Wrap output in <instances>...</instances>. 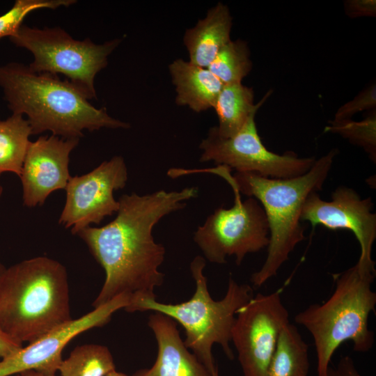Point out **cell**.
<instances>
[{"instance_id":"obj_1","label":"cell","mask_w":376,"mask_h":376,"mask_svg":"<svg viewBox=\"0 0 376 376\" xmlns=\"http://www.w3.org/2000/svg\"><path fill=\"white\" fill-rule=\"evenodd\" d=\"M198 194L195 187L124 194L118 200L119 208L113 221L77 233L105 272L103 285L92 304L94 308L120 295L130 297L129 304L156 299L154 290L164 281L159 267L165 249L155 241L152 229L163 217L183 209L187 201Z\"/></svg>"},{"instance_id":"obj_2","label":"cell","mask_w":376,"mask_h":376,"mask_svg":"<svg viewBox=\"0 0 376 376\" xmlns=\"http://www.w3.org/2000/svg\"><path fill=\"white\" fill-rule=\"evenodd\" d=\"M0 87L13 113L26 115L32 134L50 131L64 139H79L83 131L127 128L130 125L97 109L86 95L68 79L38 73L29 65H0Z\"/></svg>"},{"instance_id":"obj_3","label":"cell","mask_w":376,"mask_h":376,"mask_svg":"<svg viewBox=\"0 0 376 376\" xmlns=\"http://www.w3.org/2000/svg\"><path fill=\"white\" fill-rule=\"evenodd\" d=\"M337 150L333 149L315 162L306 173L291 178H271L253 173L236 172L224 166L208 169L210 173L230 180L240 193L253 197L262 205L268 221L269 242L266 259L253 273L251 282L262 286L275 276L296 246L305 240L301 224L302 207L308 196L322 190Z\"/></svg>"},{"instance_id":"obj_4","label":"cell","mask_w":376,"mask_h":376,"mask_svg":"<svg viewBox=\"0 0 376 376\" xmlns=\"http://www.w3.org/2000/svg\"><path fill=\"white\" fill-rule=\"evenodd\" d=\"M72 319L61 263L38 256L6 268L0 278V328L13 340L31 343Z\"/></svg>"},{"instance_id":"obj_5","label":"cell","mask_w":376,"mask_h":376,"mask_svg":"<svg viewBox=\"0 0 376 376\" xmlns=\"http://www.w3.org/2000/svg\"><path fill=\"white\" fill-rule=\"evenodd\" d=\"M375 272L355 264L335 275L334 290L326 301L311 304L295 316V323L313 339L318 376L326 375L333 354L343 343L352 341L357 352L373 347L375 335L368 318L375 311L376 292L371 288Z\"/></svg>"},{"instance_id":"obj_6","label":"cell","mask_w":376,"mask_h":376,"mask_svg":"<svg viewBox=\"0 0 376 376\" xmlns=\"http://www.w3.org/2000/svg\"><path fill=\"white\" fill-rule=\"evenodd\" d=\"M205 266V259L201 256H196L190 264L196 290L188 301L171 304L145 299L134 302L124 309L130 313L159 312L180 324L185 330V346L194 352L212 373L217 366L212 353L214 344H219L226 357L233 359L230 343L236 313L254 295L251 286L238 283L230 276L224 298L214 300L208 292L207 279L203 274Z\"/></svg>"},{"instance_id":"obj_7","label":"cell","mask_w":376,"mask_h":376,"mask_svg":"<svg viewBox=\"0 0 376 376\" xmlns=\"http://www.w3.org/2000/svg\"><path fill=\"white\" fill-rule=\"evenodd\" d=\"M10 40L33 55L29 65L38 73L63 74L88 99H96L95 75L108 64V56L120 44V39L101 45L89 38L78 40L60 27L42 29L22 25Z\"/></svg>"},{"instance_id":"obj_8","label":"cell","mask_w":376,"mask_h":376,"mask_svg":"<svg viewBox=\"0 0 376 376\" xmlns=\"http://www.w3.org/2000/svg\"><path fill=\"white\" fill-rule=\"evenodd\" d=\"M225 180L233 190V206L215 210L198 227L194 241L208 261L224 264L227 257L234 256L237 265H240L248 253L267 247L269 224L259 201L253 197L242 201L235 185Z\"/></svg>"},{"instance_id":"obj_9","label":"cell","mask_w":376,"mask_h":376,"mask_svg":"<svg viewBox=\"0 0 376 376\" xmlns=\"http://www.w3.org/2000/svg\"><path fill=\"white\" fill-rule=\"evenodd\" d=\"M253 113L241 130L228 138H222L215 126L210 129L199 148V161H213L218 166L234 169L238 173H253L271 178H291L308 171L314 157H299L288 152L282 155L269 151L258 134Z\"/></svg>"},{"instance_id":"obj_10","label":"cell","mask_w":376,"mask_h":376,"mask_svg":"<svg viewBox=\"0 0 376 376\" xmlns=\"http://www.w3.org/2000/svg\"><path fill=\"white\" fill-rule=\"evenodd\" d=\"M290 323L281 290L258 293L237 311L231 341L244 376H265L282 330Z\"/></svg>"},{"instance_id":"obj_11","label":"cell","mask_w":376,"mask_h":376,"mask_svg":"<svg viewBox=\"0 0 376 376\" xmlns=\"http://www.w3.org/2000/svg\"><path fill=\"white\" fill-rule=\"evenodd\" d=\"M127 178V166L121 156L103 162L86 174L70 176L65 189L66 201L59 224L71 228L72 233L77 235L117 212L119 202L114 198L113 192L124 188Z\"/></svg>"},{"instance_id":"obj_12","label":"cell","mask_w":376,"mask_h":376,"mask_svg":"<svg viewBox=\"0 0 376 376\" xmlns=\"http://www.w3.org/2000/svg\"><path fill=\"white\" fill-rule=\"evenodd\" d=\"M370 197L362 198L352 188L337 187L331 200H322L318 192L310 194L305 201L301 221H308L313 228L317 225L330 230L346 229L353 233L360 246L357 262L359 267L375 271L372 250L376 239V214L372 212Z\"/></svg>"},{"instance_id":"obj_13","label":"cell","mask_w":376,"mask_h":376,"mask_svg":"<svg viewBox=\"0 0 376 376\" xmlns=\"http://www.w3.org/2000/svg\"><path fill=\"white\" fill-rule=\"evenodd\" d=\"M126 295L94 308L87 314L52 329L36 340L0 361V376H10L33 370L47 376H55L63 361L62 352L79 334L109 322L111 315L130 304Z\"/></svg>"},{"instance_id":"obj_14","label":"cell","mask_w":376,"mask_h":376,"mask_svg":"<svg viewBox=\"0 0 376 376\" xmlns=\"http://www.w3.org/2000/svg\"><path fill=\"white\" fill-rule=\"evenodd\" d=\"M79 139L52 135L30 142L21 174L24 205H42L53 191L65 189L70 178V155Z\"/></svg>"},{"instance_id":"obj_15","label":"cell","mask_w":376,"mask_h":376,"mask_svg":"<svg viewBox=\"0 0 376 376\" xmlns=\"http://www.w3.org/2000/svg\"><path fill=\"white\" fill-rule=\"evenodd\" d=\"M148 324L157 342V357L150 368L140 370L134 376H212L211 372L185 346L175 320L155 312L150 315Z\"/></svg>"},{"instance_id":"obj_16","label":"cell","mask_w":376,"mask_h":376,"mask_svg":"<svg viewBox=\"0 0 376 376\" xmlns=\"http://www.w3.org/2000/svg\"><path fill=\"white\" fill-rule=\"evenodd\" d=\"M232 16L227 6L218 3L206 16L186 31L183 42L189 62L207 68L219 50L230 40Z\"/></svg>"},{"instance_id":"obj_17","label":"cell","mask_w":376,"mask_h":376,"mask_svg":"<svg viewBox=\"0 0 376 376\" xmlns=\"http://www.w3.org/2000/svg\"><path fill=\"white\" fill-rule=\"evenodd\" d=\"M175 86V102L196 112L214 108L224 84L207 68L178 58L169 66Z\"/></svg>"},{"instance_id":"obj_18","label":"cell","mask_w":376,"mask_h":376,"mask_svg":"<svg viewBox=\"0 0 376 376\" xmlns=\"http://www.w3.org/2000/svg\"><path fill=\"white\" fill-rule=\"evenodd\" d=\"M268 96L269 93L254 104L252 88L242 83L224 85L214 106L219 119V125L215 126L217 134L222 138L235 135Z\"/></svg>"},{"instance_id":"obj_19","label":"cell","mask_w":376,"mask_h":376,"mask_svg":"<svg viewBox=\"0 0 376 376\" xmlns=\"http://www.w3.org/2000/svg\"><path fill=\"white\" fill-rule=\"evenodd\" d=\"M308 371V345L290 322L281 333L265 376H307Z\"/></svg>"},{"instance_id":"obj_20","label":"cell","mask_w":376,"mask_h":376,"mask_svg":"<svg viewBox=\"0 0 376 376\" xmlns=\"http://www.w3.org/2000/svg\"><path fill=\"white\" fill-rule=\"evenodd\" d=\"M32 130L22 115L13 113L0 120V175L4 172L20 175Z\"/></svg>"},{"instance_id":"obj_21","label":"cell","mask_w":376,"mask_h":376,"mask_svg":"<svg viewBox=\"0 0 376 376\" xmlns=\"http://www.w3.org/2000/svg\"><path fill=\"white\" fill-rule=\"evenodd\" d=\"M114 370L113 358L107 347L84 344L62 361L58 371L61 376H105Z\"/></svg>"},{"instance_id":"obj_22","label":"cell","mask_w":376,"mask_h":376,"mask_svg":"<svg viewBox=\"0 0 376 376\" xmlns=\"http://www.w3.org/2000/svg\"><path fill=\"white\" fill-rule=\"evenodd\" d=\"M252 63L245 41L230 40L218 52L207 67L224 85L241 83L251 71Z\"/></svg>"},{"instance_id":"obj_23","label":"cell","mask_w":376,"mask_h":376,"mask_svg":"<svg viewBox=\"0 0 376 376\" xmlns=\"http://www.w3.org/2000/svg\"><path fill=\"white\" fill-rule=\"evenodd\" d=\"M325 132L338 134L351 143L361 147L374 163L376 161V113L375 110L360 121L352 119L329 122Z\"/></svg>"},{"instance_id":"obj_24","label":"cell","mask_w":376,"mask_h":376,"mask_svg":"<svg viewBox=\"0 0 376 376\" xmlns=\"http://www.w3.org/2000/svg\"><path fill=\"white\" fill-rule=\"evenodd\" d=\"M75 3V0H16L13 7L0 16V40L13 36L22 25L26 16L33 10L68 7Z\"/></svg>"},{"instance_id":"obj_25","label":"cell","mask_w":376,"mask_h":376,"mask_svg":"<svg viewBox=\"0 0 376 376\" xmlns=\"http://www.w3.org/2000/svg\"><path fill=\"white\" fill-rule=\"evenodd\" d=\"M376 87L372 84L360 92L353 100L342 105L336 111L333 122L347 120L357 113L375 109Z\"/></svg>"},{"instance_id":"obj_26","label":"cell","mask_w":376,"mask_h":376,"mask_svg":"<svg viewBox=\"0 0 376 376\" xmlns=\"http://www.w3.org/2000/svg\"><path fill=\"white\" fill-rule=\"evenodd\" d=\"M344 8L346 15L352 18L376 15L375 0H347Z\"/></svg>"},{"instance_id":"obj_27","label":"cell","mask_w":376,"mask_h":376,"mask_svg":"<svg viewBox=\"0 0 376 376\" xmlns=\"http://www.w3.org/2000/svg\"><path fill=\"white\" fill-rule=\"evenodd\" d=\"M325 376H361L350 356H343L334 368L329 366Z\"/></svg>"},{"instance_id":"obj_28","label":"cell","mask_w":376,"mask_h":376,"mask_svg":"<svg viewBox=\"0 0 376 376\" xmlns=\"http://www.w3.org/2000/svg\"><path fill=\"white\" fill-rule=\"evenodd\" d=\"M23 345L16 342L0 328V358L4 359L20 350Z\"/></svg>"},{"instance_id":"obj_29","label":"cell","mask_w":376,"mask_h":376,"mask_svg":"<svg viewBox=\"0 0 376 376\" xmlns=\"http://www.w3.org/2000/svg\"><path fill=\"white\" fill-rule=\"evenodd\" d=\"M15 376H47L42 373L33 370H29L19 373Z\"/></svg>"},{"instance_id":"obj_30","label":"cell","mask_w":376,"mask_h":376,"mask_svg":"<svg viewBox=\"0 0 376 376\" xmlns=\"http://www.w3.org/2000/svg\"><path fill=\"white\" fill-rule=\"evenodd\" d=\"M105 376H128V375H125V373L118 372L116 370H114L109 373Z\"/></svg>"},{"instance_id":"obj_31","label":"cell","mask_w":376,"mask_h":376,"mask_svg":"<svg viewBox=\"0 0 376 376\" xmlns=\"http://www.w3.org/2000/svg\"><path fill=\"white\" fill-rule=\"evenodd\" d=\"M212 376H219L218 368L217 366L212 372Z\"/></svg>"},{"instance_id":"obj_32","label":"cell","mask_w":376,"mask_h":376,"mask_svg":"<svg viewBox=\"0 0 376 376\" xmlns=\"http://www.w3.org/2000/svg\"><path fill=\"white\" fill-rule=\"evenodd\" d=\"M6 267L0 263V278L5 271Z\"/></svg>"},{"instance_id":"obj_33","label":"cell","mask_w":376,"mask_h":376,"mask_svg":"<svg viewBox=\"0 0 376 376\" xmlns=\"http://www.w3.org/2000/svg\"><path fill=\"white\" fill-rule=\"evenodd\" d=\"M2 192H3V187H2V186H1V185L0 183V197H1V194H2Z\"/></svg>"}]
</instances>
